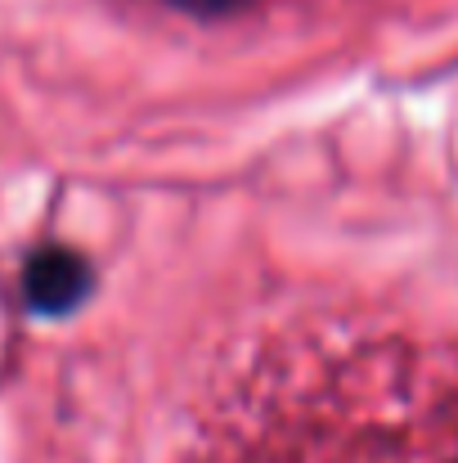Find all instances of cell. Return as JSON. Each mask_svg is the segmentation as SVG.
Returning a JSON list of instances; mask_svg holds the SVG:
<instances>
[{"mask_svg":"<svg viewBox=\"0 0 458 463\" xmlns=\"http://www.w3.org/2000/svg\"><path fill=\"white\" fill-rule=\"evenodd\" d=\"M90 293V266L72 248H36L23 266V298L41 315H68Z\"/></svg>","mask_w":458,"mask_h":463,"instance_id":"obj_1","label":"cell"},{"mask_svg":"<svg viewBox=\"0 0 458 463\" xmlns=\"http://www.w3.org/2000/svg\"><path fill=\"white\" fill-rule=\"evenodd\" d=\"M175 9H189V14H229V9H238V5H248V0H171Z\"/></svg>","mask_w":458,"mask_h":463,"instance_id":"obj_2","label":"cell"}]
</instances>
